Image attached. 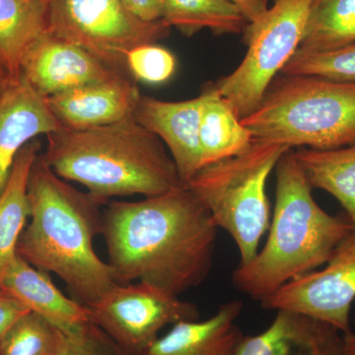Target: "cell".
I'll list each match as a JSON object with an SVG mask.
<instances>
[{
    "label": "cell",
    "instance_id": "1",
    "mask_svg": "<svg viewBox=\"0 0 355 355\" xmlns=\"http://www.w3.org/2000/svg\"><path fill=\"white\" fill-rule=\"evenodd\" d=\"M102 221L118 284L144 282L180 297L209 277L218 227L188 187L137 202H109Z\"/></svg>",
    "mask_w": 355,
    "mask_h": 355
},
{
    "label": "cell",
    "instance_id": "2",
    "mask_svg": "<svg viewBox=\"0 0 355 355\" xmlns=\"http://www.w3.org/2000/svg\"><path fill=\"white\" fill-rule=\"evenodd\" d=\"M28 198L30 222L18 242V256L43 272L55 273L71 297L85 306L118 284L112 266L94 249L107 203L58 176L42 154L30 173Z\"/></svg>",
    "mask_w": 355,
    "mask_h": 355
},
{
    "label": "cell",
    "instance_id": "3",
    "mask_svg": "<svg viewBox=\"0 0 355 355\" xmlns=\"http://www.w3.org/2000/svg\"><path fill=\"white\" fill-rule=\"evenodd\" d=\"M46 139L42 157L49 167L103 202L154 197L184 186L164 144L133 116L86 130L60 128Z\"/></svg>",
    "mask_w": 355,
    "mask_h": 355
},
{
    "label": "cell",
    "instance_id": "4",
    "mask_svg": "<svg viewBox=\"0 0 355 355\" xmlns=\"http://www.w3.org/2000/svg\"><path fill=\"white\" fill-rule=\"evenodd\" d=\"M275 169V205L268 239L232 275L242 293L260 302L287 282L324 265L354 229L347 216H331L318 205L292 149Z\"/></svg>",
    "mask_w": 355,
    "mask_h": 355
},
{
    "label": "cell",
    "instance_id": "5",
    "mask_svg": "<svg viewBox=\"0 0 355 355\" xmlns=\"http://www.w3.org/2000/svg\"><path fill=\"white\" fill-rule=\"evenodd\" d=\"M242 123L254 140L316 150L355 146V83L279 74Z\"/></svg>",
    "mask_w": 355,
    "mask_h": 355
},
{
    "label": "cell",
    "instance_id": "6",
    "mask_svg": "<svg viewBox=\"0 0 355 355\" xmlns=\"http://www.w3.org/2000/svg\"><path fill=\"white\" fill-rule=\"evenodd\" d=\"M291 149L253 139L246 150L205 166L187 184L209 210L217 227L231 236L239 251L240 263L256 256L270 227L266 182Z\"/></svg>",
    "mask_w": 355,
    "mask_h": 355
},
{
    "label": "cell",
    "instance_id": "7",
    "mask_svg": "<svg viewBox=\"0 0 355 355\" xmlns=\"http://www.w3.org/2000/svg\"><path fill=\"white\" fill-rule=\"evenodd\" d=\"M313 0H275L244 31L241 64L214 83L240 119L253 113L266 90L295 55L304 36Z\"/></svg>",
    "mask_w": 355,
    "mask_h": 355
},
{
    "label": "cell",
    "instance_id": "8",
    "mask_svg": "<svg viewBox=\"0 0 355 355\" xmlns=\"http://www.w3.org/2000/svg\"><path fill=\"white\" fill-rule=\"evenodd\" d=\"M46 33L89 51L103 64L128 73L125 58L133 48L156 44L169 35L164 21L146 22L123 0H46Z\"/></svg>",
    "mask_w": 355,
    "mask_h": 355
},
{
    "label": "cell",
    "instance_id": "9",
    "mask_svg": "<svg viewBox=\"0 0 355 355\" xmlns=\"http://www.w3.org/2000/svg\"><path fill=\"white\" fill-rule=\"evenodd\" d=\"M90 320L132 355H140L168 324L197 321V306L144 282L121 284L87 305Z\"/></svg>",
    "mask_w": 355,
    "mask_h": 355
},
{
    "label": "cell",
    "instance_id": "10",
    "mask_svg": "<svg viewBox=\"0 0 355 355\" xmlns=\"http://www.w3.org/2000/svg\"><path fill=\"white\" fill-rule=\"evenodd\" d=\"M322 270L287 282L261 301L266 310L291 311L331 324L343 334L350 329L355 300V229L336 247Z\"/></svg>",
    "mask_w": 355,
    "mask_h": 355
},
{
    "label": "cell",
    "instance_id": "11",
    "mask_svg": "<svg viewBox=\"0 0 355 355\" xmlns=\"http://www.w3.org/2000/svg\"><path fill=\"white\" fill-rule=\"evenodd\" d=\"M21 76L44 98L118 76H130L112 69L89 51L49 33L26 51Z\"/></svg>",
    "mask_w": 355,
    "mask_h": 355
},
{
    "label": "cell",
    "instance_id": "12",
    "mask_svg": "<svg viewBox=\"0 0 355 355\" xmlns=\"http://www.w3.org/2000/svg\"><path fill=\"white\" fill-rule=\"evenodd\" d=\"M202 97L168 102L140 96L133 119L157 135L172 156L184 186L202 168L200 121Z\"/></svg>",
    "mask_w": 355,
    "mask_h": 355
},
{
    "label": "cell",
    "instance_id": "13",
    "mask_svg": "<svg viewBox=\"0 0 355 355\" xmlns=\"http://www.w3.org/2000/svg\"><path fill=\"white\" fill-rule=\"evenodd\" d=\"M140 96L133 78L118 76L46 99L62 128L86 130L132 116Z\"/></svg>",
    "mask_w": 355,
    "mask_h": 355
},
{
    "label": "cell",
    "instance_id": "14",
    "mask_svg": "<svg viewBox=\"0 0 355 355\" xmlns=\"http://www.w3.org/2000/svg\"><path fill=\"white\" fill-rule=\"evenodd\" d=\"M62 128L43 97L20 76L0 98V195L26 144Z\"/></svg>",
    "mask_w": 355,
    "mask_h": 355
},
{
    "label": "cell",
    "instance_id": "15",
    "mask_svg": "<svg viewBox=\"0 0 355 355\" xmlns=\"http://www.w3.org/2000/svg\"><path fill=\"white\" fill-rule=\"evenodd\" d=\"M277 312L266 330L245 336L235 355H342V331L291 311Z\"/></svg>",
    "mask_w": 355,
    "mask_h": 355
},
{
    "label": "cell",
    "instance_id": "16",
    "mask_svg": "<svg viewBox=\"0 0 355 355\" xmlns=\"http://www.w3.org/2000/svg\"><path fill=\"white\" fill-rule=\"evenodd\" d=\"M0 289L62 331L90 321L87 306L62 293L48 272L16 257L0 280Z\"/></svg>",
    "mask_w": 355,
    "mask_h": 355
},
{
    "label": "cell",
    "instance_id": "17",
    "mask_svg": "<svg viewBox=\"0 0 355 355\" xmlns=\"http://www.w3.org/2000/svg\"><path fill=\"white\" fill-rule=\"evenodd\" d=\"M242 303L221 305L205 321L181 322L140 355H235L245 336L237 324Z\"/></svg>",
    "mask_w": 355,
    "mask_h": 355
},
{
    "label": "cell",
    "instance_id": "18",
    "mask_svg": "<svg viewBox=\"0 0 355 355\" xmlns=\"http://www.w3.org/2000/svg\"><path fill=\"white\" fill-rule=\"evenodd\" d=\"M40 150L41 144L38 139L32 140L23 147L0 195V280L18 256V242L29 220L28 183Z\"/></svg>",
    "mask_w": 355,
    "mask_h": 355
},
{
    "label": "cell",
    "instance_id": "19",
    "mask_svg": "<svg viewBox=\"0 0 355 355\" xmlns=\"http://www.w3.org/2000/svg\"><path fill=\"white\" fill-rule=\"evenodd\" d=\"M200 95V146L203 168L242 153L251 146L253 137L214 84L205 87Z\"/></svg>",
    "mask_w": 355,
    "mask_h": 355
},
{
    "label": "cell",
    "instance_id": "20",
    "mask_svg": "<svg viewBox=\"0 0 355 355\" xmlns=\"http://www.w3.org/2000/svg\"><path fill=\"white\" fill-rule=\"evenodd\" d=\"M46 33V0H0V65L21 76L26 51Z\"/></svg>",
    "mask_w": 355,
    "mask_h": 355
},
{
    "label": "cell",
    "instance_id": "21",
    "mask_svg": "<svg viewBox=\"0 0 355 355\" xmlns=\"http://www.w3.org/2000/svg\"><path fill=\"white\" fill-rule=\"evenodd\" d=\"M294 154L312 188L333 196L355 229V146L331 150L303 147Z\"/></svg>",
    "mask_w": 355,
    "mask_h": 355
},
{
    "label": "cell",
    "instance_id": "22",
    "mask_svg": "<svg viewBox=\"0 0 355 355\" xmlns=\"http://www.w3.org/2000/svg\"><path fill=\"white\" fill-rule=\"evenodd\" d=\"M162 20L191 37L203 29L216 34L244 33L249 22L229 0H162Z\"/></svg>",
    "mask_w": 355,
    "mask_h": 355
},
{
    "label": "cell",
    "instance_id": "23",
    "mask_svg": "<svg viewBox=\"0 0 355 355\" xmlns=\"http://www.w3.org/2000/svg\"><path fill=\"white\" fill-rule=\"evenodd\" d=\"M355 43V0H313L299 51H326Z\"/></svg>",
    "mask_w": 355,
    "mask_h": 355
},
{
    "label": "cell",
    "instance_id": "24",
    "mask_svg": "<svg viewBox=\"0 0 355 355\" xmlns=\"http://www.w3.org/2000/svg\"><path fill=\"white\" fill-rule=\"evenodd\" d=\"M60 340V329L30 311L8 331L0 355H57Z\"/></svg>",
    "mask_w": 355,
    "mask_h": 355
},
{
    "label": "cell",
    "instance_id": "25",
    "mask_svg": "<svg viewBox=\"0 0 355 355\" xmlns=\"http://www.w3.org/2000/svg\"><path fill=\"white\" fill-rule=\"evenodd\" d=\"M280 74L322 76L355 83V43L326 51L298 50Z\"/></svg>",
    "mask_w": 355,
    "mask_h": 355
},
{
    "label": "cell",
    "instance_id": "26",
    "mask_svg": "<svg viewBox=\"0 0 355 355\" xmlns=\"http://www.w3.org/2000/svg\"><path fill=\"white\" fill-rule=\"evenodd\" d=\"M128 73L135 80L161 84L169 80L176 70V58L171 51L156 44L133 48L125 58Z\"/></svg>",
    "mask_w": 355,
    "mask_h": 355
},
{
    "label": "cell",
    "instance_id": "27",
    "mask_svg": "<svg viewBox=\"0 0 355 355\" xmlns=\"http://www.w3.org/2000/svg\"><path fill=\"white\" fill-rule=\"evenodd\" d=\"M57 355H132L92 321L69 331H62Z\"/></svg>",
    "mask_w": 355,
    "mask_h": 355
},
{
    "label": "cell",
    "instance_id": "28",
    "mask_svg": "<svg viewBox=\"0 0 355 355\" xmlns=\"http://www.w3.org/2000/svg\"><path fill=\"white\" fill-rule=\"evenodd\" d=\"M30 312V310L17 299L0 292V347L14 324Z\"/></svg>",
    "mask_w": 355,
    "mask_h": 355
},
{
    "label": "cell",
    "instance_id": "29",
    "mask_svg": "<svg viewBox=\"0 0 355 355\" xmlns=\"http://www.w3.org/2000/svg\"><path fill=\"white\" fill-rule=\"evenodd\" d=\"M123 2L140 20L146 22L162 20V0H123Z\"/></svg>",
    "mask_w": 355,
    "mask_h": 355
},
{
    "label": "cell",
    "instance_id": "30",
    "mask_svg": "<svg viewBox=\"0 0 355 355\" xmlns=\"http://www.w3.org/2000/svg\"><path fill=\"white\" fill-rule=\"evenodd\" d=\"M234 4L249 23L256 22L268 9L270 0H229Z\"/></svg>",
    "mask_w": 355,
    "mask_h": 355
},
{
    "label": "cell",
    "instance_id": "31",
    "mask_svg": "<svg viewBox=\"0 0 355 355\" xmlns=\"http://www.w3.org/2000/svg\"><path fill=\"white\" fill-rule=\"evenodd\" d=\"M343 347L342 355H355V331L350 330L343 334Z\"/></svg>",
    "mask_w": 355,
    "mask_h": 355
},
{
    "label": "cell",
    "instance_id": "32",
    "mask_svg": "<svg viewBox=\"0 0 355 355\" xmlns=\"http://www.w3.org/2000/svg\"><path fill=\"white\" fill-rule=\"evenodd\" d=\"M13 80L12 77L9 76L6 71V69L0 65V98L2 97L3 93L6 92L9 84Z\"/></svg>",
    "mask_w": 355,
    "mask_h": 355
},
{
    "label": "cell",
    "instance_id": "33",
    "mask_svg": "<svg viewBox=\"0 0 355 355\" xmlns=\"http://www.w3.org/2000/svg\"><path fill=\"white\" fill-rule=\"evenodd\" d=\"M0 292H3V291H2L1 289H0Z\"/></svg>",
    "mask_w": 355,
    "mask_h": 355
},
{
    "label": "cell",
    "instance_id": "34",
    "mask_svg": "<svg viewBox=\"0 0 355 355\" xmlns=\"http://www.w3.org/2000/svg\"><path fill=\"white\" fill-rule=\"evenodd\" d=\"M354 326H355V318H354Z\"/></svg>",
    "mask_w": 355,
    "mask_h": 355
}]
</instances>
